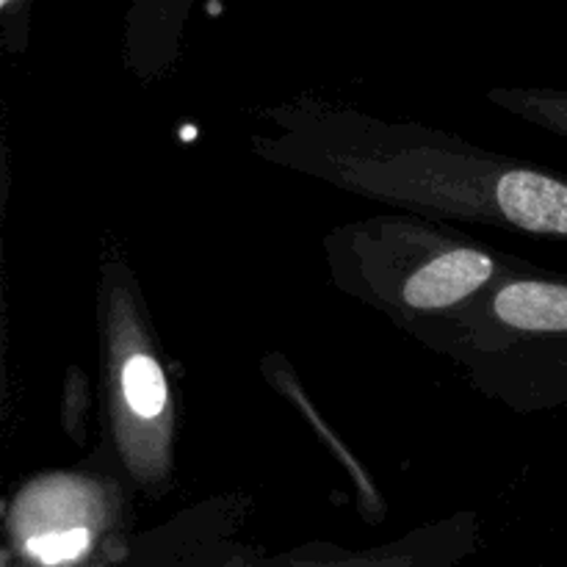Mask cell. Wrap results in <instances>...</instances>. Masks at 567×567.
Returning <instances> with one entry per match:
<instances>
[{"mask_svg": "<svg viewBox=\"0 0 567 567\" xmlns=\"http://www.w3.org/2000/svg\"><path fill=\"white\" fill-rule=\"evenodd\" d=\"M502 330L524 338L537 358L540 396L567 399V280L559 277H518L507 280L491 302Z\"/></svg>", "mask_w": 567, "mask_h": 567, "instance_id": "6da1fadb", "label": "cell"}, {"mask_svg": "<svg viewBox=\"0 0 567 567\" xmlns=\"http://www.w3.org/2000/svg\"><path fill=\"white\" fill-rule=\"evenodd\" d=\"M496 275V260L482 249L460 247L415 271L404 286V302L419 310L446 308L482 291Z\"/></svg>", "mask_w": 567, "mask_h": 567, "instance_id": "7a4b0ae2", "label": "cell"}, {"mask_svg": "<svg viewBox=\"0 0 567 567\" xmlns=\"http://www.w3.org/2000/svg\"><path fill=\"white\" fill-rule=\"evenodd\" d=\"M122 391L125 402L138 419H158L169 402L166 380L161 365L150 354H133L122 369Z\"/></svg>", "mask_w": 567, "mask_h": 567, "instance_id": "3957f363", "label": "cell"}, {"mask_svg": "<svg viewBox=\"0 0 567 567\" xmlns=\"http://www.w3.org/2000/svg\"><path fill=\"white\" fill-rule=\"evenodd\" d=\"M507 105L518 111L520 116H526V120L567 138V92H563V89L513 92L507 94Z\"/></svg>", "mask_w": 567, "mask_h": 567, "instance_id": "277c9868", "label": "cell"}, {"mask_svg": "<svg viewBox=\"0 0 567 567\" xmlns=\"http://www.w3.org/2000/svg\"><path fill=\"white\" fill-rule=\"evenodd\" d=\"M89 548V532L83 526H70V529L61 532H44V535L28 537L25 551L31 554L37 563L55 567L75 563L78 557H83Z\"/></svg>", "mask_w": 567, "mask_h": 567, "instance_id": "5b68a950", "label": "cell"}, {"mask_svg": "<svg viewBox=\"0 0 567 567\" xmlns=\"http://www.w3.org/2000/svg\"><path fill=\"white\" fill-rule=\"evenodd\" d=\"M280 567H415L410 559H343V563H288Z\"/></svg>", "mask_w": 567, "mask_h": 567, "instance_id": "8992f818", "label": "cell"}, {"mask_svg": "<svg viewBox=\"0 0 567 567\" xmlns=\"http://www.w3.org/2000/svg\"><path fill=\"white\" fill-rule=\"evenodd\" d=\"M9 3H11V0H0V11H3Z\"/></svg>", "mask_w": 567, "mask_h": 567, "instance_id": "52a82bcc", "label": "cell"}]
</instances>
